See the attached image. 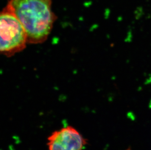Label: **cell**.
<instances>
[{
  "label": "cell",
  "mask_w": 151,
  "mask_h": 150,
  "mask_svg": "<svg viewBox=\"0 0 151 150\" xmlns=\"http://www.w3.org/2000/svg\"><path fill=\"white\" fill-rule=\"evenodd\" d=\"M51 5L52 0H9L4 9L21 24L27 44H38L47 39L56 19Z\"/></svg>",
  "instance_id": "obj_1"
},
{
  "label": "cell",
  "mask_w": 151,
  "mask_h": 150,
  "mask_svg": "<svg viewBox=\"0 0 151 150\" xmlns=\"http://www.w3.org/2000/svg\"><path fill=\"white\" fill-rule=\"evenodd\" d=\"M27 44V34L15 16L4 9L0 11V54L11 57Z\"/></svg>",
  "instance_id": "obj_2"
},
{
  "label": "cell",
  "mask_w": 151,
  "mask_h": 150,
  "mask_svg": "<svg viewBox=\"0 0 151 150\" xmlns=\"http://www.w3.org/2000/svg\"><path fill=\"white\" fill-rule=\"evenodd\" d=\"M48 139L49 150H82L85 144L83 137L70 126L55 131Z\"/></svg>",
  "instance_id": "obj_3"
},
{
  "label": "cell",
  "mask_w": 151,
  "mask_h": 150,
  "mask_svg": "<svg viewBox=\"0 0 151 150\" xmlns=\"http://www.w3.org/2000/svg\"><path fill=\"white\" fill-rule=\"evenodd\" d=\"M127 150H130V149H127Z\"/></svg>",
  "instance_id": "obj_4"
}]
</instances>
